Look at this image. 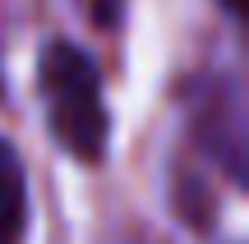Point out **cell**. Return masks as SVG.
I'll return each mask as SVG.
<instances>
[{
  "instance_id": "6da1fadb",
  "label": "cell",
  "mask_w": 249,
  "mask_h": 244,
  "mask_svg": "<svg viewBox=\"0 0 249 244\" xmlns=\"http://www.w3.org/2000/svg\"><path fill=\"white\" fill-rule=\"evenodd\" d=\"M37 79H42V101H46V120H51L55 143L65 152H74L79 162H102L111 120H107L102 74L92 65V55L70 42H51L42 51Z\"/></svg>"
},
{
  "instance_id": "7a4b0ae2",
  "label": "cell",
  "mask_w": 249,
  "mask_h": 244,
  "mask_svg": "<svg viewBox=\"0 0 249 244\" xmlns=\"http://www.w3.org/2000/svg\"><path fill=\"white\" fill-rule=\"evenodd\" d=\"M28 226V180L9 138H0V244H23Z\"/></svg>"
},
{
  "instance_id": "3957f363",
  "label": "cell",
  "mask_w": 249,
  "mask_h": 244,
  "mask_svg": "<svg viewBox=\"0 0 249 244\" xmlns=\"http://www.w3.org/2000/svg\"><path fill=\"white\" fill-rule=\"evenodd\" d=\"M226 9H231V14L240 18V14H245V0H226Z\"/></svg>"
}]
</instances>
